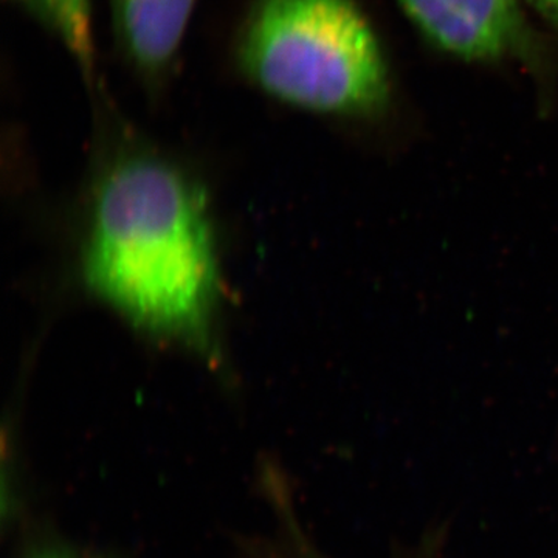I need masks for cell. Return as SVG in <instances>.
I'll list each match as a JSON object with an SVG mask.
<instances>
[{"label":"cell","instance_id":"4","mask_svg":"<svg viewBox=\"0 0 558 558\" xmlns=\"http://www.w3.org/2000/svg\"><path fill=\"white\" fill-rule=\"evenodd\" d=\"M197 0H110L124 58L145 78L163 75L178 57Z\"/></svg>","mask_w":558,"mask_h":558},{"label":"cell","instance_id":"1","mask_svg":"<svg viewBox=\"0 0 558 558\" xmlns=\"http://www.w3.org/2000/svg\"><path fill=\"white\" fill-rule=\"evenodd\" d=\"M81 264L87 288L153 339L218 354V247L207 191L185 167L123 140L97 163Z\"/></svg>","mask_w":558,"mask_h":558},{"label":"cell","instance_id":"7","mask_svg":"<svg viewBox=\"0 0 558 558\" xmlns=\"http://www.w3.org/2000/svg\"><path fill=\"white\" fill-rule=\"evenodd\" d=\"M13 558H119L108 550L80 545L50 527H35L22 535Z\"/></svg>","mask_w":558,"mask_h":558},{"label":"cell","instance_id":"5","mask_svg":"<svg viewBox=\"0 0 558 558\" xmlns=\"http://www.w3.org/2000/svg\"><path fill=\"white\" fill-rule=\"evenodd\" d=\"M47 28L75 61L81 75L92 84L97 75L92 0H11Z\"/></svg>","mask_w":558,"mask_h":558},{"label":"cell","instance_id":"6","mask_svg":"<svg viewBox=\"0 0 558 558\" xmlns=\"http://www.w3.org/2000/svg\"><path fill=\"white\" fill-rule=\"evenodd\" d=\"M267 498L277 517L275 535L250 546L247 558H328L307 537L289 495H286L284 486H279L275 480L270 481Z\"/></svg>","mask_w":558,"mask_h":558},{"label":"cell","instance_id":"3","mask_svg":"<svg viewBox=\"0 0 558 558\" xmlns=\"http://www.w3.org/2000/svg\"><path fill=\"white\" fill-rule=\"evenodd\" d=\"M414 24L444 50L492 61L524 49L526 27L515 0H399Z\"/></svg>","mask_w":558,"mask_h":558},{"label":"cell","instance_id":"2","mask_svg":"<svg viewBox=\"0 0 558 558\" xmlns=\"http://www.w3.org/2000/svg\"><path fill=\"white\" fill-rule=\"evenodd\" d=\"M236 60L250 83L293 108L366 117L388 101L379 43L352 0H256Z\"/></svg>","mask_w":558,"mask_h":558},{"label":"cell","instance_id":"8","mask_svg":"<svg viewBox=\"0 0 558 558\" xmlns=\"http://www.w3.org/2000/svg\"><path fill=\"white\" fill-rule=\"evenodd\" d=\"M550 22L558 25V0H529Z\"/></svg>","mask_w":558,"mask_h":558}]
</instances>
